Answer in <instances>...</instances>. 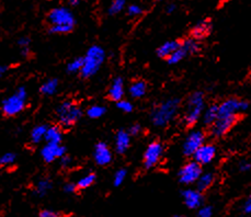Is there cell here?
<instances>
[{"instance_id":"9","label":"cell","mask_w":251,"mask_h":217,"mask_svg":"<svg viewBox=\"0 0 251 217\" xmlns=\"http://www.w3.org/2000/svg\"><path fill=\"white\" fill-rule=\"evenodd\" d=\"M238 114L229 115V117H218L215 123L211 126V135L215 138L226 135L238 121Z\"/></svg>"},{"instance_id":"47","label":"cell","mask_w":251,"mask_h":217,"mask_svg":"<svg viewBox=\"0 0 251 217\" xmlns=\"http://www.w3.org/2000/svg\"><path fill=\"white\" fill-rule=\"evenodd\" d=\"M8 69H9V67H8L7 65H2V66H0V75L3 76L4 73L7 72Z\"/></svg>"},{"instance_id":"14","label":"cell","mask_w":251,"mask_h":217,"mask_svg":"<svg viewBox=\"0 0 251 217\" xmlns=\"http://www.w3.org/2000/svg\"><path fill=\"white\" fill-rule=\"evenodd\" d=\"M112 158L113 155L109 146L103 142L98 143L94 150V159L96 164L98 166H101V167H104V166H108L112 161Z\"/></svg>"},{"instance_id":"12","label":"cell","mask_w":251,"mask_h":217,"mask_svg":"<svg viewBox=\"0 0 251 217\" xmlns=\"http://www.w3.org/2000/svg\"><path fill=\"white\" fill-rule=\"evenodd\" d=\"M217 149L215 145L210 144V143H204L200 148L194 152L193 158L195 161H198L200 165H208L211 164L216 157Z\"/></svg>"},{"instance_id":"25","label":"cell","mask_w":251,"mask_h":217,"mask_svg":"<svg viewBox=\"0 0 251 217\" xmlns=\"http://www.w3.org/2000/svg\"><path fill=\"white\" fill-rule=\"evenodd\" d=\"M57 89H58V80L56 78H50V79H48L43 85L41 86L40 91L42 95L50 96L56 94Z\"/></svg>"},{"instance_id":"45","label":"cell","mask_w":251,"mask_h":217,"mask_svg":"<svg viewBox=\"0 0 251 217\" xmlns=\"http://www.w3.org/2000/svg\"><path fill=\"white\" fill-rule=\"evenodd\" d=\"M20 53L23 57H29L30 54H31V50L29 46H25V48H21Z\"/></svg>"},{"instance_id":"49","label":"cell","mask_w":251,"mask_h":217,"mask_svg":"<svg viewBox=\"0 0 251 217\" xmlns=\"http://www.w3.org/2000/svg\"><path fill=\"white\" fill-rule=\"evenodd\" d=\"M158 1H164V0H158Z\"/></svg>"},{"instance_id":"17","label":"cell","mask_w":251,"mask_h":217,"mask_svg":"<svg viewBox=\"0 0 251 217\" xmlns=\"http://www.w3.org/2000/svg\"><path fill=\"white\" fill-rule=\"evenodd\" d=\"M124 96V80L123 78L116 77L112 81V85H111L109 89V98L118 102V101L122 100Z\"/></svg>"},{"instance_id":"23","label":"cell","mask_w":251,"mask_h":217,"mask_svg":"<svg viewBox=\"0 0 251 217\" xmlns=\"http://www.w3.org/2000/svg\"><path fill=\"white\" fill-rule=\"evenodd\" d=\"M44 141L52 144H60L63 141V132L58 126H49Z\"/></svg>"},{"instance_id":"11","label":"cell","mask_w":251,"mask_h":217,"mask_svg":"<svg viewBox=\"0 0 251 217\" xmlns=\"http://www.w3.org/2000/svg\"><path fill=\"white\" fill-rule=\"evenodd\" d=\"M164 152L162 145L158 142H152L147 146V148L144 152V167L146 169L154 168L159 163V160Z\"/></svg>"},{"instance_id":"15","label":"cell","mask_w":251,"mask_h":217,"mask_svg":"<svg viewBox=\"0 0 251 217\" xmlns=\"http://www.w3.org/2000/svg\"><path fill=\"white\" fill-rule=\"evenodd\" d=\"M181 196L183 198L184 204L190 210H197L203 205L202 192H200L198 189L197 190H191V189L183 190L181 192Z\"/></svg>"},{"instance_id":"48","label":"cell","mask_w":251,"mask_h":217,"mask_svg":"<svg viewBox=\"0 0 251 217\" xmlns=\"http://www.w3.org/2000/svg\"><path fill=\"white\" fill-rule=\"evenodd\" d=\"M68 2L71 6H78L79 2H80V0H68Z\"/></svg>"},{"instance_id":"22","label":"cell","mask_w":251,"mask_h":217,"mask_svg":"<svg viewBox=\"0 0 251 217\" xmlns=\"http://www.w3.org/2000/svg\"><path fill=\"white\" fill-rule=\"evenodd\" d=\"M218 118V104H212L208 107L202 115L203 123L207 126H212Z\"/></svg>"},{"instance_id":"20","label":"cell","mask_w":251,"mask_h":217,"mask_svg":"<svg viewBox=\"0 0 251 217\" xmlns=\"http://www.w3.org/2000/svg\"><path fill=\"white\" fill-rule=\"evenodd\" d=\"M214 181H215V175L212 172L202 173L197 181V189L200 192H205L213 186Z\"/></svg>"},{"instance_id":"10","label":"cell","mask_w":251,"mask_h":217,"mask_svg":"<svg viewBox=\"0 0 251 217\" xmlns=\"http://www.w3.org/2000/svg\"><path fill=\"white\" fill-rule=\"evenodd\" d=\"M205 143V135L202 131H193L189 134L183 142L182 150L185 156H193L197 151Z\"/></svg>"},{"instance_id":"38","label":"cell","mask_w":251,"mask_h":217,"mask_svg":"<svg viewBox=\"0 0 251 217\" xmlns=\"http://www.w3.org/2000/svg\"><path fill=\"white\" fill-rule=\"evenodd\" d=\"M241 211L244 214H251V194L244 201L241 205Z\"/></svg>"},{"instance_id":"37","label":"cell","mask_w":251,"mask_h":217,"mask_svg":"<svg viewBox=\"0 0 251 217\" xmlns=\"http://www.w3.org/2000/svg\"><path fill=\"white\" fill-rule=\"evenodd\" d=\"M213 215V207L208 205H203L199 209L198 216L199 217H211Z\"/></svg>"},{"instance_id":"43","label":"cell","mask_w":251,"mask_h":217,"mask_svg":"<svg viewBox=\"0 0 251 217\" xmlns=\"http://www.w3.org/2000/svg\"><path fill=\"white\" fill-rule=\"evenodd\" d=\"M76 189H78L77 183L76 184L67 183V184H65V186H64V192L68 193V194H72V193H74V192L76 191Z\"/></svg>"},{"instance_id":"36","label":"cell","mask_w":251,"mask_h":217,"mask_svg":"<svg viewBox=\"0 0 251 217\" xmlns=\"http://www.w3.org/2000/svg\"><path fill=\"white\" fill-rule=\"evenodd\" d=\"M142 13H143V9L141 6H138V4H131V6L127 8V15L129 17L135 18V17L141 16Z\"/></svg>"},{"instance_id":"30","label":"cell","mask_w":251,"mask_h":217,"mask_svg":"<svg viewBox=\"0 0 251 217\" xmlns=\"http://www.w3.org/2000/svg\"><path fill=\"white\" fill-rule=\"evenodd\" d=\"M83 66V57H77L73 59L72 62H69L66 66V71L69 73H75V72H80L81 68Z\"/></svg>"},{"instance_id":"4","label":"cell","mask_w":251,"mask_h":217,"mask_svg":"<svg viewBox=\"0 0 251 217\" xmlns=\"http://www.w3.org/2000/svg\"><path fill=\"white\" fill-rule=\"evenodd\" d=\"M205 109V100L204 94L201 91H195L189 96L187 102V110H185L183 121L187 126H193L202 118Z\"/></svg>"},{"instance_id":"26","label":"cell","mask_w":251,"mask_h":217,"mask_svg":"<svg viewBox=\"0 0 251 217\" xmlns=\"http://www.w3.org/2000/svg\"><path fill=\"white\" fill-rule=\"evenodd\" d=\"M189 55L187 48H184L183 44H181L180 48L178 49H176L175 52L170 55V56L167 58V62H168V64H170V65H176V64L180 63L181 61H183V59L187 57Z\"/></svg>"},{"instance_id":"34","label":"cell","mask_w":251,"mask_h":217,"mask_svg":"<svg viewBox=\"0 0 251 217\" xmlns=\"http://www.w3.org/2000/svg\"><path fill=\"white\" fill-rule=\"evenodd\" d=\"M17 159V155L15 152H6V154L1 156L0 158V165L1 166H10L15 164Z\"/></svg>"},{"instance_id":"18","label":"cell","mask_w":251,"mask_h":217,"mask_svg":"<svg viewBox=\"0 0 251 217\" xmlns=\"http://www.w3.org/2000/svg\"><path fill=\"white\" fill-rule=\"evenodd\" d=\"M181 42L179 41H168V42H165L164 44H161L159 48H157L156 53L157 56L160 58H168L171 54H173L176 49H178L181 46Z\"/></svg>"},{"instance_id":"27","label":"cell","mask_w":251,"mask_h":217,"mask_svg":"<svg viewBox=\"0 0 251 217\" xmlns=\"http://www.w3.org/2000/svg\"><path fill=\"white\" fill-rule=\"evenodd\" d=\"M50 189H52V182H50V179L44 178L39 180V182L36 183L34 193L35 195H38L39 197H43L48 194Z\"/></svg>"},{"instance_id":"6","label":"cell","mask_w":251,"mask_h":217,"mask_svg":"<svg viewBox=\"0 0 251 217\" xmlns=\"http://www.w3.org/2000/svg\"><path fill=\"white\" fill-rule=\"evenodd\" d=\"M56 115L60 125L71 127L80 120L82 111L73 101H64L57 107Z\"/></svg>"},{"instance_id":"21","label":"cell","mask_w":251,"mask_h":217,"mask_svg":"<svg viewBox=\"0 0 251 217\" xmlns=\"http://www.w3.org/2000/svg\"><path fill=\"white\" fill-rule=\"evenodd\" d=\"M128 92L132 98L139 99L143 98L147 92V85L145 81H134L133 84L129 86Z\"/></svg>"},{"instance_id":"35","label":"cell","mask_w":251,"mask_h":217,"mask_svg":"<svg viewBox=\"0 0 251 217\" xmlns=\"http://www.w3.org/2000/svg\"><path fill=\"white\" fill-rule=\"evenodd\" d=\"M116 107H118V109H120L122 112H125V113H131L133 111V104L129 102V101L127 100H120L116 102Z\"/></svg>"},{"instance_id":"16","label":"cell","mask_w":251,"mask_h":217,"mask_svg":"<svg viewBox=\"0 0 251 217\" xmlns=\"http://www.w3.org/2000/svg\"><path fill=\"white\" fill-rule=\"evenodd\" d=\"M129 145H131V134L128 131L120 130L115 135V142H114V148L115 151L119 155H123L128 149Z\"/></svg>"},{"instance_id":"31","label":"cell","mask_w":251,"mask_h":217,"mask_svg":"<svg viewBox=\"0 0 251 217\" xmlns=\"http://www.w3.org/2000/svg\"><path fill=\"white\" fill-rule=\"evenodd\" d=\"M182 44L184 48H187L189 54H197L200 52V49H201V45L198 42V40L194 38L185 40L184 42H182Z\"/></svg>"},{"instance_id":"39","label":"cell","mask_w":251,"mask_h":217,"mask_svg":"<svg viewBox=\"0 0 251 217\" xmlns=\"http://www.w3.org/2000/svg\"><path fill=\"white\" fill-rule=\"evenodd\" d=\"M238 169L240 172H248L251 170V163L248 160H241L238 164Z\"/></svg>"},{"instance_id":"29","label":"cell","mask_w":251,"mask_h":217,"mask_svg":"<svg viewBox=\"0 0 251 217\" xmlns=\"http://www.w3.org/2000/svg\"><path fill=\"white\" fill-rule=\"evenodd\" d=\"M106 112V108L103 105H92L89 109L87 110V115L88 118L90 119H99L102 118Z\"/></svg>"},{"instance_id":"7","label":"cell","mask_w":251,"mask_h":217,"mask_svg":"<svg viewBox=\"0 0 251 217\" xmlns=\"http://www.w3.org/2000/svg\"><path fill=\"white\" fill-rule=\"evenodd\" d=\"M202 173V165H200L198 161L195 160L190 161V163L185 164L183 167L179 170V182L181 184H183V186H190V184L197 183Z\"/></svg>"},{"instance_id":"46","label":"cell","mask_w":251,"mask_h":217,"mask_svg":"<svg viewBox=\"0 0 251 217\" xmlns=\"http://www.w3.org/2000/svg\"><path fill=\"white\" fill-rule=\"evenodd\" d=\"M176 3H169L168 6L166 7V12L167 13H173V12L176 11Z\"/></svg>"},{"instance_id":"19","label":"cell","mask_w":251,"mask_h":217,"mask_svg":"<svg viewBox=\"0 0 251 217\" xmlns=\"http://www.w3.org/2000/svg\"><path fill=\"white\" fill-rule=\"evenodd\" d=\"M212 29V23L208 20H202L198 22L197 24L193 26L192 29V36L194 39L200 40L205 38V36L210 33Z\"/></svg>"},{"instance_id":"24","label":"cell","mask_w":251,"mask_h":217,"mask_svg":"<svg viewBox=\"0 0 251 217\" xmlns=\"http://www.w3.org/2000/svg\"><path fill=\"white\" fill-rule=\"evenodd\" d=\"M49 125L46 124H41V125H36L31 131V142L33 144H39L43 140H45L46 132H48Z\"/></svg>"},{"instance_id":"3","label":"cell","mask_w":251,"mask_h":217,"mask_svg":"<svg viewBox=\"0 0 251 217\" xmlns=\"http://www.w3.org/2000/svg\"><path fill=\"white\" fill-rule=\"evenodd\" d=\"M105 50L100 45H92L88 48L83 56V66L80 71V76L85 79L91 78L100 71L105 61Z\"/></svg>"},{"instance_id":"1","label":"cell","mask_w":251,"mask_h":217,"mask_svg":"<svg viewBox=\"0 0 251 217\" xmlns=\"http://www.w3.org/2000/svg\"><path fill=\"white\" fill-rule=\"evenodd\" d=\"M50 34H66L72 32L75 26V17L68 8L56 7L49 13Z\"/></svg>"},{"instance_id":"13","label":"cell","mask_w":251,"mask_h":217,"mask_svg":"<svg viewBox=\"0 0 251 217\" xmlns=\"http://www.w3.org/2000/svg\"><path fill=\"white\" fill-rule=\"evenodd\" d=\"M66 147L59 144H52L48 143L43 148L41 149V156L45 163L50 164L56 158H60L64 155H66Z\"/></svg>"},{"instance_id":"8","label":"cell","mask_w":251,"mask_h":217,"mask_svg":"<svg viewBox=\"0 0 251 217\" xmlns=\"http://www.w3.org/2000/svg\"><path fill=\"white\" fill-rule=\"evenodd\" d=\"M250 107V103L246 100L229 98L218 104V117H229L240 112H245Z\"/></svg>"},{"instance_id":"2","label":"cell","mask_w":251,"mask_h":217,"mask_svg":"<svg viewBox=\"0 0 251 217\" xmlns=\"http://www.w3.org/2000/svg\"><path fill=\"white\" fill-rule=\"evenodd\" d=\"M180 99L171 98L161 102L152 110L151 120V123L157 127H164L176 118L179 111Z\"/></svg>"},{"instance_id":"40","label":"cell","mask_w":251,"mask_h":217,"mask_svg":"<svg viewBox=\"0 0 251 217\" xmlns=\"http://www.w3.org/2000/svg\"><path fill=\"white\" fill-rule=\"evenodd\" d=\"M59 159H60V161H59L60 166H62V167H64V168H67L73 164L72 157H69L68 155H64L63 157H60Z\"/></svg>"},{"instance_id":"5","label":"cell","mask_w":251,"mask_h":217,"mask_svg":"<svg viewBox=\"0 0 251 217\" xmlns=\"http://www.w3.org/2000/svg\"><path fill=\"white\" fill-rule=\"evenodd\" d=\"M27 92L25 87H20L15 94L9 96L2 101V113L6 117H15L21 113L25 108Z\"/></svg>"},{"instance_id":"28","label":"cell","mask_w":251,"mask_h":217,"mask_svg":"<svg viewBox=\"0 0 251 217\" xmlns=\"http://www.w3.org/2000/svg\"><path fill=\"white\" fill-rule=\"evenodd\" d=\"M96 179H97V177L95 173H88L78 180L77 187H78V189H80V190H82V189L89 188L95 183Z\"/></svg>"},{"instance_id":"41","label":"cell","mask_w":251,"mask_h":217,"mask_svg":"<svg viewBox=\"0 0 251 217\" xmlns=\"http://www.w3.org/2000/svg\"><path fill=\"white\" fill-rule=\"evenodd\" d=\"M141 132H142V126L139 125V124H134V125H132L128 128V133L131 134L132 136H137Z\"/></svg>"},{"instance_id":"32","label":"cell","mask_w":251,"mask_h":217,"mask_svg":"<svg viewBox=\"0 0 251 217\" xmlns=\"http://www.w3.org/2000/svg\"><path fill=\"white\" fill-rule=\"evenodd\" d=\"M125 3H126V0H113L111 2V6L109 8V15L110 16H115L123 10L125 7Z\"/></svg>"},{"instance_id":"42","label":"cell","mask_w":251,"mask_h":217,"mask_svg":"<svg viewBox=\"0 0 251 217\" xmlns=\"http://www.w3.org/2000/svg\"><path fill=\"white\" fill-rule=\"evenodd\" d=\"M39 215L41 217H58L59 213H57V212H55V211H52V210H44V211H42Z\"/></svg>"},{"instance_id":"44","label":"cell","mask_w":251,"mask_h":217,"mask_svg":"<svg viewBox=\"0 0 251 217\" xmlns=\"http://www.w3.org/2000/svg\"><path fill=\"white\" fill-rule=\"evenodd\" d=\"M18 45L20 46V48H25V46H29L31 43V40L29 38H26V36H23V38H20L18 40Z\"/></svg>"},{"instance_id":"33","label":"cell","mask_w":251,"mask_h":217,"mask_svg":"<svg viewBox=\"0 0 251 217\" xmlns=\"http://www.w3.org/2000/svg\"><path fill=\"white\" fill-rule=\"evenodd\" d=\"M127 175V170L124 169V168H121L119 169L118 171L115 172L114 174V178H113V184L114 187H120L122 186L125 178H126Z\"/></svg>"}]
</instances>
